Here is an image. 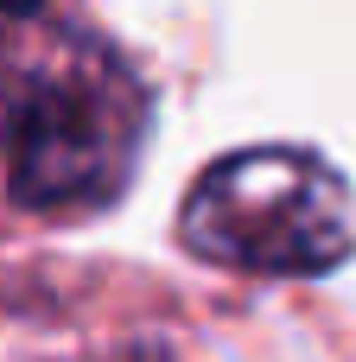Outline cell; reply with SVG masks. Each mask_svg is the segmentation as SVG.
<instances>
[{
    "instance_id": "6da1fadb",
    "label": "cell",
    "mask_w": 356,
    "mask_h": 362,
    "mask_svg": "<svg viewBox=\"0 0 356 362\" xmlns=\"http://www.w3.org/2000/svg\"><path fill=\"white\" fill-rule=\"evenodd\" d=\"M147 121L153 95L108 38L38 19L0 32V165L19 210L76 216L115 204L140 165Z\"/></svg>"
},
{
    "instance_id": "7a4b0ae2",
    "label": "cell",
    "mask_w": 356,
    "mask_h": 362,
    "mask_svg": "<svg viewBox=\"0 0 356 362\" xmlns=\"http://www.w3.org/2000/svg\"><path fill=\"white\" fill-rule=\"evenodd\" d=\"M178 242L223 274L318 280L356 255V191L312 146H242L197 172Z\"/></svg>"
},
{
    "instance_id": "3957f363",
    "label": "cell",
    "mask_w": 356,
    "mask_h": 362,
    "mask_svg": "<svg viewBox=\"0 0 356 362\" xmlns=\"http://www.w3.org/2000/svg\"><path fill=\"white\" fill-rule=\"evenodd\" d=\"M89 362H172V350H159V344H121V350L89 356Z\"/></svg>"
},
{
    "instance_id": "277c9868",
    "label": "cell",
    "mask_w": 356,
    "mask_h": 362,
    "mask_svg": "<svg viewBox=\"0 0 356 362\" xmlns=\"http://www.w3.org/2000/svg\"><path fill=\"white\" fill-rule=\"evenodd\" d=\"M38 6H45V0H0L6 19H38Z\"/></svg>"
}]
</instances>
